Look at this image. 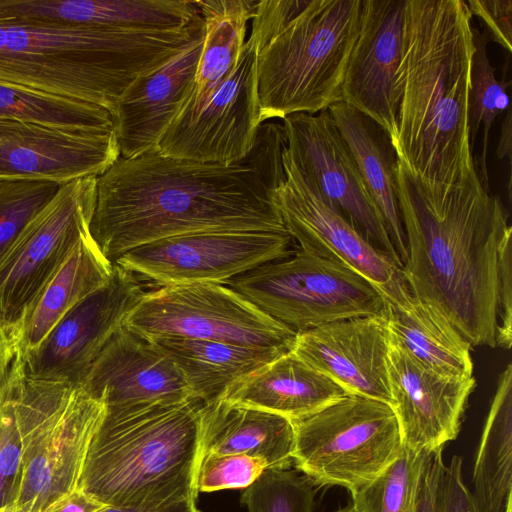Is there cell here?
Listing matches in <instances>:
<instances>
[{"mask_svg":"<svg viewBox=\"0 0 512 512\" xmlns=\"http://www.w3.org/2000/svg\"><path fill=\"white\" fill-rule=\"evenodd\" d=\"M283 124L263 122L251 151L231 163L198 162L152 148L97 178L90 233L115 262L138 246L182 234L285 231L275 203L285 182Z\"/></svg>","mask_w":512,"mask_h":512,"instance_id":"obj_1","label":"cell"},{"mask_svg":"<svg viewBox=\"0 0 512 512\" xmlns=\"http://www.w3.org/2000/svg\"><path fill=\"white\" fill-rule=\"evenodd\" d=\"M395 193L409 292L473 346L512 344V227L476 168L452 185L425 182L397 159Z\"/></svg>","mask_w":512,"mask_h":512,"instance_id":"obj_2","label":"cell"},{"mask_svg":"<svg viewBox=\"0 0 512 512\" xmlns=\"http://www.w3.org/2000/svg\"><path fill=\"white\" fill-rule=\"evenodd\" d=\"M474 49L465 1L406 0L393 147L425 182L452 185L475 169L468 126Z\"/></svg>","mask_w":512,"mask_h":512,"instance_id":"obj_3","label":"cell"},{"mask_svg":"<svg viewBox=\"0 0 512 512\" xmlns=\"http://www.w3.org/2000/svg\"><path fill=\"white\" fill-rule=\"evenodd\" d=\"M203 32L200 15L169 31L0 22V79L92 103L111 114L137 77Z\"/></svg>","mask_w":512,"mask_h":512,"instance_id":"obj_4","label":"cell"},{"mask_svg":"<svg viewBox=\"0 0 512 512\" xmlns=\"http://www.w3.org/2000/svg\"><path fill=\"white\" fill-rule=\"evenodd\" d=\"M202 404L106 407L79 488L116 507L196 500Z\"/></svg>","mask_w":512,"mask_h":512,"instance_id":"obj_5","label":"cell"},{"mask_svg":"<svg viewBox=\"0 0 512 512\" xmlns=\"http://www.w3.org/2000/svg\"><path fill=\"white\" fill-rule=\"evenodd\" d=\"M362 0H310L279 33L257 47L262 122L315 114L341 101L357 38Z\"/></svg>","mask_w":512,"mask_h":512,"instance_id":"obj_6","label":"cell"},{"mask_svg":"<svg viewBox=\"0 0 512 512\" xmlns=\"http://www.w3.org/2000/svg\"><path fill=\"white\" fill-rule=\"evenodd\" d=\"M11 369L22 465L17 495L9 512H42L79 487L106 403L80 384L30 378L17 356Z\"/></svg>","mask_w":512,"mask_h":512,"instance_id":"obj_7","label":"cell"},{"mask_svg":"<svg viewBox=\"0 0 512 512\" xmlns=\"http://www.w3.org/2000/svg\"><path fill=\"white\" fill-rule=\"evenodd\" d=\"M292 423L293 463L319 487L352 492L377 477L404 446L391 406L355 394Z\"/></svg>","mask_w":512,"mask_h":512,"instance_id":"obj_8","label":"cell"},{"mask_svg":"<svg viewBox=\"0 0 512 512\" xmlns=\"http://www.w3.org/2000/svg\"><path fill=\"white\" fill-rule=\"evenodd\" d=\"M225 285L296 333L385 310L382 294L367 278L299 247Z\"/></svg>","mask_w":512,"mask_h":512,"instance_id":"obj_9","label":"cell"},{"mask_svg":"<svg viewBox=\"0 0 512 512\" xmlns=\"http://www.w3.org/2000/svg\"><path fill=\"white\" fill-rule=\"evenodd\" d=\"M124 325L146 338L182 337L290 351L296 332L225 284L193 283L146 291Z\"/></svg>","mask_w":512,"mask_h":512,"instance_id":"obj_10","label":"cell"},{"mask_svg":"<svg viewBox=\"0 0 512 512\" xmlns=\"http://www.w3.org/2000/svg\"><path fill=\"white\" fill-rule=\"evenodd\" d=\"M97 178L62 184L0 262V326L11 338L43 287L90 232Z\"/></svg>","mask_w":512,"mask_h":512,"instance_id":"obj_11","label":"cell"},{"mask_svg":"<svg viewBox=\"0 0 512 512\" xmlns=\"http://www.w3.org/2000/svg\"><path fill=\"white\" fill-rule=\"evenodd\" d=\"M285 231H205L156 240L121 255L115 264L157 285L227 284L260 265L287 257Z\"/></svg>","mask_w":512,"mask_h":512,"instance_id":"obj_12","label":"cell"},{"mask_svg":"<svg viewBox=\"0 0 512 512\" xmlns=\"http://www.w3.org/2000/svg\"><path fill=\"white\" fill-rule=\"evenodd\" d=\"M262 123L257 47L248 38L232 73L202 104H185L155 148L174 158L231 164L251 151Z\"/></svg>","mask_w":512,"mask_h":512,"instance_id":"obj_13","label":"cell"},{"mask_svg":"<svg viewBox=\"0 0 512 512\" xmlns=\"http://www.w3.org/2000/svg\"><path fill=\"white\" fill-rule=\"evenodd\" d=\"M285 154L317 193L400 268L385 223L328 109L283 119Z\"/></svg>","mask_w":512,"mask_h":512,"instance_id":"obj_14","label":"cell"},{"mask_svg":"<svg viewBox=\"0 0 512 512\" xmlns=\"http://www.w3.org/2000/svg\"><path fill=\"white\" fill-rule=\"evenodd\" d=\"M107 284L74 306L22 361L33 379L78 385L146 292L140 279L113 263Z\"/></svg>","mask_w":512,"mask_h":512,"instance_id":"obj_15","label":"cell"},{"mask_svg":"<svg viewBox=\"0 0 512 512\" xmlns=\"http://www.w3.org/2000/svg\"><path fill=\"white\" fill-rule=\"evenodd\" d=\"M285 182L275 203L284 227L299 248L342 263L373 283L380 293L403 280L401 268L330 206L283 151Z\"/></svg>","mask_w":512,"mask_h":512,"instance_id":"obj_16","label":"cell"},{"mask_svg":"<svg viewBox=\"0 0 512 512\" xmlns=\"http://www.w3.org/2000/svg\"><path fill=\"white\" fill-rule=\"evenodd\" d=\"M120 157L113 130L81 131L0 119V178L64 184L101 176Z\"/></svg>","mask_w":512,"mask_h":512,"instance_id":"obj_17","label":"cell"},{"mask_svg":"<svg viewBox=\"0 0 512 512\" xmlns=\"http://www.w3.org/2000/svg\"><path fill=\"white\" fill-rule=\"evenodd\" d=\"M388 381L403 444L415 451H435L454 440L474 376L447 377L426 368L391 339Z\"/></svg>","mask_w":512,"mask_h":512,"instance_id":"obj_18","label":"cell"},{"mask_svg":"<svg viewBox=\"0 0 512 512\" xmlns=\"http://www.w3.org/2000/svg\"><path fill=\"white\" fill-rule=\"evenodd\" d=\"M406 0H362L357 38L342 84L341 101L397 135L396 71L403 46Z\"/></svg>","mask_w":512,"mask_h":512,"instance_id":"obj_19","label":"cell"},{"mask_svg":"<svg viewBox=\"0 0 512 512\" xmlns=\"http://www.w3.org/2000/svg\"><path fill=\"white\" fill-rule=\"evenodd\" d=\"M385 312L327 323L297 332L291 351L349 394L391 404Z\"/></svg>","mask_w":512,"mask_h":512,"instance_id":"obj_20","label":"cell"},{"mask_svg":"<svg viewBox=\"0 0 512 512\" xmlns=\"http://www.w3.org/2000/svg\"><path fill=\"white\" fill-rule=\"evenodd\" d=\"M80 385L103 399L106 407L194 401L174 362L153 341L124 324L110 338Z\"/></svg>","mask_w":512,"mask_h":512,"instance_id":"obj_21","label":"cell"},{"mask_svg":"<svg viewBox=\"0 0 512 512\" xmlns=\"http://www.w3.org/2000/svg\"><path fill=\"white\" fill-rule=\"evenodd\" d=\"M203 41L204 32L120 95L111 117L121 157L157 146L193 94Z\"/></svg>","mask_w":512,"mask_h":512,"instance_id":"obj_22","label":"cell"},{"mask_svg":"<svg viewBox=\"0 0 512 512\" xmlns=\"http://www.w3.org/2000/svg\"><path fill=\"white\" fill-rule=\"evenodd\" d=\"M381 294L395 343L437 374L473 376L472 346L437 309L415 298L404 279Z\"/></svg>","mask_w":512,"mask_h":512,"instance_id":"obj_23","label":"cell"},{"mask_svg":"<svg viewBox=\"0 0 512 512\" xmlns=\"http://www.w3.org/2000/svg\"><path fill=\"white\" fill-rule=\"evenodd\" d=\"M347 394L290 350L231 385L218 399L295 420Z\"/></svg>","mask_w":512,"mask_h":512,"instance_id":"obj_24","label":"cell"},{"mask_svg":"<svg viewBox=\"0 0 512 512\" xmlns=\"http://www.w3.org/2000/svg\"><path fill=\"white\" fill-rule=\"evenodd\" d=\"M200 414V455L244 454L263 459L272 469H288L293 463L294 427L289 418L222 399L203 403Z\"/></svg>","mask_w":512,"mask_h":512,"instance_id":"obj_25","label":"cell"},{"mask_svg":"<svg viewBox=\"0 0 512 512\" xmlns=\"http://www.w3.org/2000/svg\"><path fill=\"white\" fill-rule=\"evenodd\" d=\"M114 264L86 233L36 297L12 339L23 359L74 306L109 282Z\"/></svg>","mask_w":512,"mask_h":512,"instance_id":"obj_26","label":"cell"},{"mask_svg":"<svg viewBox=\"0 0 512 512\" xmlns=\"http://www.w3.org/2000/svg\"><path fill=\"white\" fill-rule=\"evenodd\" d=\"M328 111L354 158L403 266L407 250L395 193L397 155L391 139L374 120L343 101L332 104Z\"/></svg>","mask_w":512,"mask_h":512,"instance_id":"obj_27","label":"cell"},{"mask_svg":"<svg viewBox=\"0 0 512 512\" xmlns=\"http://www.w3.org/2000/svg\"><path fill=\"white\" fill-rule=\"evenodd\" d=\"M149 340L174 362L200 403L220 398L231 385L288 352L182 337Z\"/></svg>","mask_w":512,"mask_h":512,"instance_id":"obj_28","label":"cell"},{"mask_svg":"<svg viewBox=\"0 0 512 512\" xmlns=\"http://www.w3.org/2000/svg\"><path fill=\"white\" fill-rule=\"evenodd\" d=\"M204 21L195 88L186 104L200 105L232 73L245 44L247 23L259 1L194 0Z\"/></svg>","mask_w":512,"mask_h":512,"instance_id":"obj_29","label":"cell"},{"mask_svg":"<svg viewBox=\"0 0 512 512\" xmlns=\"http://www.w3.org/2000/svg\"><path fill=\"white\" fill-rule=\"evenodd\" d=\"M473 496L483 512H504L512 495V365L500 374L473 470Z\"/></svg>","mask_w":512,"mask_h":512,"instance_id":"obj_30","label":"cell"},{"mask_svg":"<svg viewBox=\"0 0 512 512\" xmlns=\"http://www.w3.org/2000/svg\"><path fill=\"white\" fill-rule=\"evenodd\" d=\"M0 119L67 130H113L111 114L101 106L1 79Z\"/></svg>","mask_w":512,"mask_h":512,"instance_id":"obj_31","label":"cell"},{"mask_svg":"<svg viewBox=\"0 0 512 512\" xmlns=\"http://www.w3.org/2000/svg\"><path fill=\"white\" fill-rule=\"evenodd\" d=\"M431 451L402 448L369 483L351 492L359 512H414L420 477Z\"/></svg>","mask_w":512,"mask_h":512,"instance_id":"obj_32","label":"cell"},{"mask_svg":"<svg viewBox=\"0 0 512 512\" xmlns=\"http://www.w3.org/2000/svg\"><path fill=\"white\" fill-rule=\"evenodd\" d=\"M473 35L475 49L471 60L468 126L470 144L473 147L479 126L483 124L480 178L489 188L486 166L489 132L495 119L509 108L507 90L511 82L499 81L496 78V69L491 65L487 54L488 39L485 34L473 27Z\"/></svg>","mask_w":512,"mask_h":512,"instance_id":"obj_33","label":"cell"},{"mask_svg":"<svg viewBox=\"0 0 512 512\" xmlns=\"http://www.w3.org/2000/svg\"><path fill=\"white\" fill-rule=\"evenodd\" d=\"M60 186L49 180L0 178V262Z\"/></svg>","mask_w":512,"mask_h":512,"instance_id":"obj_34","label":"cell"},{"mask_svg":"<svg viewBox=\"0 0 512 512\" xmlns=\"http://www.w3.org/2000/svg\"><path fill=\"white\" fill-rule=\"evenodd\" d=\"M314 484L289 469H265L242 494L248 512H313Z\"/></svg>","mask_w":512,"mask_h":512,"instance_id":"obj_35","label":"cell"},{"mask_svg":"<svg viewBox=\"0 0 512 512\" xmlns=\"http://www.w3.org/2000/svg\"><path fill=\"white\" fill-rule=\"evenodd\" d=\"M12 366V365H11ZM22 441L10 370L0 384V511H10L19 487Z\"/></svg>","mask_w":512,"mask_h":512,"instance_id":"obj_36","label":"cell"},{"mask_svg":"<svg viewBox=\"0 0 512 512\" xmlns=\"http://www.w3.org/2000/svg\"><path fill=\"white\" fill-rule=\"evenodd\" d=\"M266 462L244 454H201L196 468L199 492L248 487L265 470Z\"/></svg>","mask_w":512,"mask_h":512,"instance_id":"obj_37","label":"cell"},{"mask_svg":"<svg viewBox=\"0 0 512 512\" xmlns=\"http://www.w3.org/2000/svg\"><path fill=\"white\" fill-rule=\"evenodd\" d=\"M434 512H483L464 483L462 458L454 455L441 465L434 491Z\"/></svg>","mask_w":512,"mask_h":512,"instance_id":"obj_38","label":"cell"},{"mask_svg":"<svg viewBox=\"0 0 512 512\" xmlns=\"http://www.w3.org/2000/svg\"><path fill=\"white\" fill-rule=\"evenodd\" d=\"M310 0H263L259 1L252 18L249 36L260 47L279 33L291 20L302 12Z\"/></svg>","mask_w":512,"mask_h":512,"instance_id":"obj_39","label":"cell"},{"mask_svg":"<svg viewBox=\"0 0 512 512\" xmlns=\"http://www.w3.org/2000/svg\"><path fill=\"white\" fill-rule=\"evenodd\" d=\"M471 15L479 17L488 27L493 41L508 52L512 51V1L468 0L465 1Z\"/></svg>","mask_w":512,"mask_h":512,"instance_id":"obj_40","label":"cell"},{"mask_svg":"<svg viewBox=\"0 0 512 512\" xmlns=\"http://www.w3.org/2000/svg\"><path fill=\"white\" fill-rule=\"evenodd\" d=\"M443 448L431 451L423 468L414 512H434V491L438 471L443 464Z\"/></svg>","mask_w":512,"mask_h":512,"instance_id":"obj_41","label":"cell"},{"mask_svg":"<svg viewBox=\"0 0 512 512\" xmlns=\"http://www.w3.org/2000/svg\"><path fill=\"white\" fill-rule=\"evenodd\" d=\"M107 505L77 488L42 512H99Z\"/></svg>","mask_w":512,"mask_h":512,"instance_id":"obj_42","label":"cell"},{"mask_svg":"<svg viewBox=\"0 0 512 512\" xmlns=\"http://www.w3.org/2000/svg\"><path fill=\"white\" fill-rule=\"evenodd\" d=\"M99 512H199L196 500L188 499L178 502L150 504L141 506H107Z\"/></svg>","mask_w":512,"mask_h":512,"instance_id":"obj_43","label":"cell"},{"mask_svg":"<svg viewBox=\"0 0 512 512\" xmlns=\"http://www.w3.org/2000/svg\"><path fill=\"white\" fill-rule=\"evenodd\" d=\"M16 357L11 336L0 326V384L8 374Z\"/></svg>","mask_w":512,"mask_h":512,"instance_id":"obj_44","label":"cell"},{"mask_svg":"<svg viewBox=\"0 0 512 512\" xmlns=\"http://www.w3.org/2000/svg\"><path fill=\"white\" fill-rule=\"evenodd\" d=\"M512 117L510 108L507 109L506 115L501 126L500 138L497 146L498 159L507 158L510 162L512 153Z\"/></svg>","mask_w":512,"mask_h":512,"instance_id":"obj_45","label":"cell"},{"mask_svg":"<svg viewBox=\"0 0 512 512\" xmlns=\"http://www.w3.org/2000/svg\"><path fill=\"white\" fill-rule=\"evenodd\" d=\"M335 512H359L357 510V508L354 506V504L351 502L350 504H348L347 506L345 507H342L338 510H336Z\"/></svg>","mask_w":512,"mask_h":512,"instance_id":"obj_46","label":"cell"},{"mask_svg":"<svg viewBox=\"0 0 512 512\" xmlns=\"http://www.w3.org/2000/svg\"><path fill=\"white\" fill-rule=\"evenodd\" d=\"M504 512H512V495L507 500Z\"/></svg>","mask_w":512,"mask_h":512,"instance_id":"obj_47","label":"cell"},{"mask_svg":"<svg viewBox=\"0 0 512 512\" xmlns=\"http://www.w3.org/2000/svg\"><path fill=\"white\" fill-rule=\"evenodd\" d=\"M0 512H8V511H0Z\"/></svg>","mask_w":512,"mask_h":512,"instance_id":"obj_48","label":"cell"}]
</instances>
